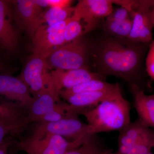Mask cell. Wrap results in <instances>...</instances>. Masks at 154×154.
Here are the masks:
<instances>
[{
	"label": "cell",
	"instance_id": "cell-32",
	"mask_svg": "<svg viewBox=\"0 0 154 154\" xmlns=\"http://www.w3.org/2000/svg\"><path fill=\"white\" fill-rule=\"evenodd\" d=\"M104 154H119L118 153V152L116 153H115V154L111 153L109 152H106V153H105Z\"/></svg>",
	"mask_w": 154,
	"mask_h": 154
},
{
	"label": "cell",
	"instance_id": "cell-19",
	"mask_svg": "<svg viewBox=\"0 0 154 154\" xmlns=\"http://www.w3.org/2000/svg\"><path fill=\"white\" fill-rule=\"evenodd\" d=\"M115 89L112 91H108L80 93L65 96L62 97L66 100L69 105L80 108H88L94 105L97 106L99 105V103L106 99Z\"/></svg>",
	"mask_w": 154,
	"mask_h": 154
},
{
	"label": "cell",
	"instance_id": "cell-29",
	"mask_svg": "<svg viewBox=\"0 0 154 154\" xmlns=\"http://www.w3.org/2000/svg\"><path fill=\"white\" fill-rule=\"evenodd\" d=\"M10 133H11L8 129L2 125L0 124V146L5 140L6 135Z\"/></svg>",
	"mask_w": 154,
	"mask_h": 154
},
{
	"label": "cell",
	"instance_id": "cell-3",
	"mask_svg": "<svg viewBox=\"0 0 154 154\" xmlns=\"http://www.w3.org/2000/svg\"><path fill=\"white\" fill-rule=\"evenodd\" d=\"M84 36L54 51L48 58V66L63 70L81 68L90 70L88 64L91 63L93 38L87 39Z\"/></svg>",
	"mask_w": 154,
	"mask_h": 154
},
{
	"label": "cell",
	"instance_id": "cell-17",
	"mask_svg": "<svg viewBox=\"0 0 154 154\" xmlns=\"http://www.w3.org/2000/svg\"><path fill=\"white\" fill-rule=\"evenodd\" d=\"M139 119L129 123L120 131L118 139L119 154H128L140 137L149 128Z\"/></svg>",
	"mask_w": 154,
	"mask_h": 154
},
{
	"label": "cell",
	"instance_id": "cell-2",
	"mask_svg": "<svg viewBox=\"0 0 154 154\" xmlns=\"http://www.w3.org/2000/svg\"><path fill=\"white\" fill-rule=\"evenodd\" d=\"M88 124L99 133L120 131L131 122V105L122 96L118 84L115 90L95 108L82 114Z\"/></svg>",
	"mask_w": 154,
	"mask_h": 154
},
{
	"label": "cell",
	"instance_id": "cell-1",
	"mask_svg": "<svg viewBox=\"0 0 154 154\" xmlns=\"http://www.w3.org/2000/svg\"><path fill=\"white\" fill-rule=\"evenodd\" d=\"M149 44L100 33L92 42L90 63L92 72L121 78L129 86L142 89L141 84L148 75L145 60Z\"/></svg>",
	"mask_w": 154,
	"mask_h": 154
},
{
	"label": "cell",
	"instance_id": "cell-28",
	"mask_svg": "<svg viewBox=\"0 0 154 154\" xmlns=\"http://www.w3.org/2000/svg\"><path fill=\"white\" fill-rule=\"evenodd\" d=\"M14 141L9 138H6L4 142L0 146V154H9L8 149Z\"/></svg>",
	"mask_w": 154,
	"mask_h": 154
},
{
	"label": "cell",
	"instance_id": "cell-33",
	"mask_svg": "<svg viewBox=\"0 0 154 154\" xmlns=\"http://www.w3.org/2000/svg\"><path fill=\"white\" fill-rule=\"evenodd\" d=\"M147 154H154L153 153H152L151 151H150V152H149Z\"/></svg>",
	"mask_w": 154,
	"mask_h": 154
},
{
	"label": "cell",
	"instance_id": "cell-20",
	"mask_svg": "<svg viewBox=\"0 0 154 154\" xmlns=\"http://www.w3.org/2000/svg\"><path fill=\"white\" fill-rule=\"evenodd\" d=\"M118 83L111 84L100 80H91L73 88L62 90L60 96H67L72 94L86 93L112 91L116 88Z\"/></svg>",
	"mask_w": 154,
	"mask_h": 154
},
{
	"label": "cell",
	"instance_id": "cell-8",
	"mask_svg": "<svg viewBox=\"0 0 154 154\" xmlns=\"http://www.w3.org/2000/svg\"><path fill=\"white\" fill-rule=\"evenodd\" d=\"M69 19L36 30L32 38L33 54L48 58L54 51L64 45L65 29Z\"/></svg>",
	"mask_w": 154,
	"mask_h": 154
},
{
	"label": "cell",
	"instance_id": "cell-21",
	"mask_svg": "<svg viewBox=\"0 0 154 154\" xmlns=\"http://www.w3.org/2000/svg\"><path fill=\"white\" fill-rule=\"evenodd\" d=\"M133 25L132 18L123 21H116L106 19L103 24L104 32L112 37L128 38Z\"/></svg>",
	"mask_w": 154,
	"mask_h": 154
},
{
	"label": "cell",
	"instance_id": "cell-24",
	"mask_svg": "<svg viewBox=\"0 0 154 154\" xmlns=\"http://www.w3.org/2000/svg\"><path fill=\"white\" fill-rule=\"evenodd\" d=\"M96 138L88 141L82 146L64 154H104L108 152L100 145Z\"/></svg>",
	"mask_w": 154,
	"mask_h": 154
},
{
	"label": "cell",
	"instance_id": "cell-12",
	"mask_svg": "<svg viewBox=\"0 0 154 154\" xmlns=\"http://www.w3.org/2000/svg\"><path fill=\"white\" fill-rule=\"evenodd\" d=\"M28 110L16 102L0 99V124L11 134L19 133L28 125Z\"/></svg>",
	"mask_w": 154,
	"mask_h": 154
},
{
	"label": "cell",
	"instance_id": "cell-9",
	"mask_svg": "<svg viewBox=\"0 0 154 154\" xmlns=\"http://www.w3.org/2000/svg\"><path fill=\"white\" fill-rule=\"evenodd\" d=\"M111 0H81L75 7L73 16L80 20L86 33L96 29L98 19L107 17L113 11Z\"/></svg>",
	"mask_w": 154,
	"mask_h": 154
},
{
	"label": "cell",
	"instance_id": "cell-30",
	"mask_svg": "<svg viewBox=\"0 0 154 154\" xmlns=\"http://www.w3.org/2000/svg\"><path fill=\"white\" fill-rule=\"evenodd\" d=\"M0 73H6L5 69L3 65V63L0 61Z\"/></svg>",
	"mask_w": 154,
	"mask_h": 154
},
{
	"label": "cell",
	"instance_id": "cell-35",
	"mask_svg": "<svg viewBox=\"0 0 154 154\" xmlns=\"http://www.w3.org/2000/svg\"></svg>",
	"mask_w": 154,
	"mask_h": 154
},
{
	"label": "cell",
	"instance_id": "cell-22",
	"mask_svg": "<svg viewBox=\"0 0 154 154\" xmlns=\"http://www.w3.org/2000/svg\"><path fill=\"white\" fill-rule=\"evenodd\" d=\"M154 148V130L149 128L140 137L128 154H147Z\"/></svg>",
	"mask_w": 154,
	"mask_h": 154
},
{
	"label": "cell",
	"instance_id": "cell-18",
	"mask_svg": "<svg viewBox=\"0 0 154 154\" xmlns=\"http://www.w3.org/2000/svg\"><path fill=\"white\" fill-rule=\"evenodd\" d=\"M74 11V8L73 7L66 8L51 7L42 11L33 25L30 37L32 38L36 30L39 28L52 26L57 23L66 21L72 16Z\"/></svg>",
	"mask_w": 154,
	"mask_h": 154
},
{
	"label": "cell",
	"instance_id": "cell-25",
	"mask_svg": "<svg viewBox=\"0 0 154 154\" xmlns=\"http://www.w3.org/2000/svg\"><path fill=\"white\" fill-rule=\"evenodd\" d=\"M146 70L149 76L154 81V40L149 44L145 60Z\"/></svg>",
	"mask_w": 154,
	"mask_h": 154
},
{
	"label": "cell",
	"instance_id": "cell-10",
	"mask_svg": "<svg viewBox=\"0 0 154 154\" xmlns=\"http://www.w3.org/2000/svg\"><path fill=\"white\" fill-rule=\"evenodd\" d=\"M49 73L53 88L60 96L61 91L64 89L73 88L91 80L105 79L104 75L91 72L85 68L70 70L56 69Z\"/></svg>",
	"mask_w": 154,
	"mask_h": 154
},
{
	"label": "cell",
	"instance_id": "cell-13",
	"mask_svg": "<svg viewBox=\"0 0 154 154\" xmlns=\"http://www.w3.org/2000/svg\"><path fill=\"white\" fill-rule=\"evenodd\" d=\"M14 22L11 1L0 0V46L8 51L15 50L18 44V33Z\"/></svg>",
	"mask_w": 154,
	"mask_h": 154
},
{
	"label": "cell",
	"instance_id": "cell-27",
	"mask_svg": "<svg viewBox=\"0 0 154 154\" xmlns=\"http://www.w3.org/2000/svg\"><path fill=\"white\" fill-rule=\"evenodd\" d=\"M46 7H56L61 8H69L72 2L69 0H45Z\"/></svg>",
	"mask_w": 154,
	"mask_h": 154
},
{
	"label": "cell",
	"instance_id": "cell-7",
	"mask_svg": "<svg viewBox=\"0 0 154 154\" xmlns=\"http://www.w3.org/2000/svg\"><path fill=\"white\" fill-rule=\"evenodd\" d=\"M48 58L33 54L27 60L18 78L36 94L51 88Z\"/></svg>",
	"mask_w": 154,
	"mask_h": 154
},
{
	"label": "cell",
	"instance_id": "cell-6",
	"mask_svg": "<svg viewBox=\"0 0 154 154\" xmlns=\"http://www.w3.org/2000/svg\"><path fill=\"white\" fill-rule=\"evenodd\" d=\"M154 0L134 1L128 10L133 20L131 32L128 38L136 42L150 43L152 41L154 27L151 18V10Z\"/></svg>",
	"mask_w": 154,
	"mask_h": 154
},
{
	"label": "cell",
	"instance_id": "cell-11",
	"mask_svg": "<svg viewBox=\"0 0 154 154\" xmlns=\"http://www.w3.org/2000/svg\"><path fill=\"white\" fill-rule=\"evenodd\" d=\"M0 96L29 109L33 97L30 89L19 78L0 73Z\"/></svg>",
	"mask_w": 154,
	"mask_h": 154
},
{
	"label": "cell",
	"instance_id": "cell-16",
	"mask_svg": "<svg viewBox=\"0 0 154 154\" xmlns=\"http://www.w3.org/2000/svg\"><path fill=\"white\" fill-rule=\"evenodd\" d=\"M135 109L139 119L149 127L154 128V99L152 95H146L143 90L136 85L129 86Z\"/></svg>",
	"mask_w": 154,
	"mask_h": 154
},
{
	"label": "cell",
	"instance_id": "cell-31",
	"mask_svg": "<svg viewBox=\"0 0 154 154\" xmlns=\"http://www.w3.org/2000/svg\"><path fill=\"white\" fill-rule=\"evenodd\" d=\"M151 14L152 21L153 24L154 26V5L153 6L152 8V9Z\"/></svg>",
	"mask_w": 154,
	"mask_h": 154
},
{
	"label": "cell",
	"instance_id": "cell-34",
	"mask_svg": "<svg viewBox=\"0 0 154 154\" xmlns=\"http://www.w3.org/2000/svg\"><path fill=\"white\" fill-rule=\"evenodd\" d=\"M152 97H153L154 99V93L153 94H152Z\"/></svg>",
	"mask_w": 154,
	"mask_h": 154
},
{
	"label": "cell",
	"instance_id": "cell-15",
	"mask_svg": "<svg viewBox=\"0 0 154 154\" xmlns=\"http://www.w3.org/2000/svg\"><path fill=\"white\" fill-rule=\"evenodd\" d=\"M59 95L53 88H49L34 95L28 110V124L38 122L42 117L55 108L60 102Z\"/></svg>",
	"mask_w": 154,
	"mask_h": 154
},
{
	"label": "cell",
	"instance_id": "cell-23",
	"mask_svg": "<svg viewBox=\"0 0 154 154\" xmlns=\"http://www.w3.org/2000/svg\"><path fill=\"white\" fill-rule=\"evenodd\" d=\"M86 34L82 24L79 19L72 15L69 18L65 29V44L74 41Z\"/></svg>",
	"mask_w": 154,
	"mask_h": 154
},
{
	"label": "cell",
	"instance_id": "cell-14",
	"mask_svg": "<svg viewBox=\"0 0 154 154\" xmlns=\"http://www.w3.org/2000/svg\"><path fill=\"white\" fill-rule=\"evenodd\" d=\"M14 22L29 36L35 21L42 11L36 0L11 1Z\"/></svg>",
	"mask_w": 154,
	"mask_h": 154
},
{
	"label": "cell",
	"instance_id": "cell-4",
	"mask_svg": "<svg viewBox=\"0 0 154 154\" xmlns=\"http://www.w3.org/2000/svg\"><path fill=\"white\" fill-rule=\"evenodd\" d=\"M96 136H88L75 141H69L58 135L47 134L40 137L30 135L15 143L18 149L27 154H64L96 138Z\"/></svg>",
	"mask_w": 154,
	"mask_h": 154
},
{
	"label": "cell",
	"instance_id": "cell-5",
	"mask_svg": "<svg viewBox=\"0 0 154 154\" xmlns=\"http://www.w3.org/2000/svg\"><path fill=\"white\" fill-rule=\"evenodd\" d=\"M35 123L30 135L36 137L47 134H56L69 141H75L85 137L96 134L92 126L81 121L78 117L55 122Z\"/></svg>",
	"mask_w": 154,
	"mask_h": 154
},
{
	"label": "cell",
	"instance_id": "cell-26",
	"mask_svg": "<svg viewBox=\"0 0 154 154\" xmlns=\"http://www.w3.org/2000/svg\"><path fill=\"white\" fill-rule=\"evenodd\" d=\"M131 18L129 11L124 7H120L113 9L111 14L106 17L109 20L123 21Z\"/></svg>",
	"mask_w": 154,
	"mask_h": 154
}]
</instances>
